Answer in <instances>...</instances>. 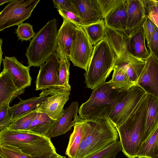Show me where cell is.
Here are the masks:
<instances>
[{
    "label": "cell",
    "mask_w": 158,
    "mask_h": 158,
    "mask_svg": "<svg viewBox=\"0 0 158 158\" xmlns=\"http://www.w3.org/2000/svg\"><path fill=\"white\" fill-rule=\"evenodd\" d=\"M79 121L82 126V138L74 158H85L118 140L117 129L107 115L92 119L80 118Z\"/></svg>",
    "instance_id": "1"
},
{
    "label": "cell",
    "mask_w": 158,
    "mask_h": 158,
    "mask_svg": "<svg viewBox=\"0 0 158 158\" xmlns=\"http://www.w3.org/2000/svg\"><path fill=\"white\" fill-rule=\"evenodd\" d=\"M148 99L147 93L127 119L116 127L122 151L128 158H136L142 146Z\"/></svg>",
    "instance_id": "2"
},
{
    "label": "cell",
    "mask_w": 158,
    "mask_h": 158,
    "mask_svg": "<svg viewBox=\"0 0 158 158\" xmlns=\"http://www.w3.org/2000/svg\"><path fill=\"white\" fill-rule=\"evenodd\" d=\"M116 60L115 55L104 37L94 46L88 67L84 74L86 87L93 90L104 83L114 70Z\"/></svg>",
    "instance_id": "3"
},
{
    "label": "cell",
    "mask_w": 158,
    "mask_h": 158,
    "mask_svg": "<svg viewBox=\"0 0 158 158\" xmlns=\"http://www.w3.org/2000/svg\"><path fill=\"white\" fill-rule=\"evenodd\" d=\"M0 145L15 147L34 157L56 152L50 138L48 137L6 128L0 131Z\"/></svg>",
    "instance_id": "4"
},
{
    "label": "cell",
    "mask_w": 158,
    "mask_h": 158,
    "mask_svg": "<svg viewBox=\"0 0 158 158\" xmlns=\"http://www.w3.org/2000/svg\"><path fill=\"white\" fill-rule=\"evenodd\" d=\"M125 90L115 89L107 82L93 90L89 99L79 107V116L82 120L108 115L122 99Z\"/></svg>",
    "instance_id": "5"
},
{
    "label": "cell",
    "mask_w": 158,
    "mask_h": 158,
    "mask_svg": "<svg viewBox=\"0 0 158 158\" xmlns=\"http://www.w3.org/2000/svg\"><path fill=\"white\" fill-rule=\"evenodd\" d=\"M58 27L56 19L49 21L31 40L25 53L30 67H40L56 51Z\"/></svg>",
    "instance_id": "6"
},
{
    "label": "cell",
    "mask_w": 158,
    "mask_h": 158,
    "mask_svg": "<svg viewBox=\"0 0 158 158\" xmlns=\"http://www.w3.org/2000/svg\"><path fill=\"white\" fill-rule=\"evenodd\" d=\"M40 0H14L0 13V31L29 18Z\"/></svg>",
    "instance_id": "7"
},
{
    "label": "cell",
    "mask_w": 158,
    "mask_h": 158,
    "mask_svg": "<svg viewBox=\"0 0 158 158\" xmlns=\"http://www.w3.org/2000/svg\"><path fill=\"white\" fill-rule=\"evenodd\" d=\"M147 93L137 84L126 90L122 99L108 115L116 127L127 119Z\"/></svg>",
    "instance_id": "8"
},
{
    "label": "cell",
    "mask_w": 158,
    "mask_h": 158,
    "mask_svg": "<svg viewBox=\"0 0 158 158\" xmlns=\"http://www.w3.org/2000/svg\"><path fill=\"white\" fill-rule=\"evenodd\" d=\"M93 48L94 46L83 27L77 25L76 37L68 59L74 66L83 69L86 71L89 63Z\"/></svg>",
    "instance_id": "9"
},
{
    "label": "cell",
    "mask_w": 158,
    "mask_h": 158,
    "mask_svg": "<svg viewBox=\"0 0 158 158\" xmlns=\"http://www.w3.org/2000/svg\"><path fill=\"white\" fill-rule=\"evenodd\" d=\"M65 90H67L62 87L54 86L43 90L39 97H33L25 100L19 98L20 102L10 107L11 122L27 113L36 110L50 96Z\"/></svg>",
    "instance_id": "10"
},
{
    "label": "cell",
    "mask_w": 158,
    "mask_h": 158,
    "mask_svg": "<svg viewBox=\"0 0 158 158\" xmlns=\"http://www.w3.org/2000/svg\"><path fill=\"white\" fill-rule=\"evenodd\" d=\"M35 82L36 90H44L55 86L58 79L60 60L56 52L40 67Z\"/></svg>",
    "instance_id": "11"
},
{
    "label": "cell",
    "mask_w": 158,
    "mask_h": 158,
    "mask_svg": "<svg viewBox=\"0 0 158 158\" xmlns=\"http://www.w3.org/2000/svg\"><path fill=\"white\" fill-rule=\"evenodd\" d=\"M137 84L158 99V61L150 52Z\"/></svg>",
    "instance_id": "12"
},
{
    "label": "cell",
    "mask_w": 158,
    "mask_h": 158,
    "mask_svg": "<svg viewBox=\"0 0 158 158\" xmlns=\"http://www.w3.org/2000/svg\"><path fill=\"white\" fill-rule=\"evenodd\" d=\"M3 69L7 71L15 85L20 90L24 91L30 86L32 80L29 66H25L15 56H5L2 60Z\"/></svg>",
    "instance_id": "13"
},
{
    "label": "cell",
    "mask_w": 158,
    "mask_h": 158,
    "mask_svg": "<svg viewBox=\"0 0 158 158\" xmlns=\"http://www.w3.org/2000/svg\"><path fill=\"white\" fill-rule=\"evenodd\" d=\"M78 106L77 102H73L64 109L63 114L54 125L48 136V138H50L65 134L79 122L80 118L77 115Z\"/></svg>",
    "instance_id": "14"
},
{
    "label": "cell",
    "mask_w": 158,
    "mask_h": 158,
    "mask_svg": "<svg viewBox=\"0 0 158 158\" xmlns=\"http://www.w3.org/2000/svg\"><path fill=\"white\" fill-rule=\"evenodd\" d=\"M72 0L83 26L104 21L98 0Z\"/></svg>",
    "instance_id": "15"
},
{
    "label": "cell",
    "mask_w": 158,
    "mask_h": 158,
    "mask_svg": "<svg viewBox=\"0 0 158 158\" xmlns=\"http://www.w3.org/2000/svg\"><path fill=\"white\" fill-rule=\"evenodd\" d=\"M70 91L65 90L49 97L36 110L38 112L47 114L53 119L57 120L63 114L64 106L69 99Z\"/></svg>",
    "instance_id": "16"
},
{
    "label": "cell",
    "mask_w": 158,
    "mask_h": 158,
    "mask_svg": "<svg viewBox=\"0 0 158 158\" xmlns=\"http://www.w3.org/2000/svg\"><path fill=\"white\" fill-rule=\"evenodd\" d=\"M104 33V37L106 38L115 55L116 61L127 58L130 54L128 49V36L105 25Z\"/></svg>",
    "instance_id": "17"
},
{
    "label": "cell",
    "mask_w": 158,
    "mask_h": 158,
    "mask_svg": "<svg viewBox=\"0 0 158 158\" xmlns=\"http://www.w3.org/2000/svg\"><path fill=\"white\" fill-rule=\"evenodd\" d=\"M147 17L143 0H127V35L142 27Z\"/></svg>",
    "instance_id": "18"
},
{
    "label": "cell",
    "mask_w": 158,
    "mask_h": 158,
    "mask_svg": "<svg viewBox=\"0 0 158 158\" xmlns=\"http://www.w3.org/2000/svg\"><path fill=\"white\" fill-rule=\"evenodd\" d=\"M63 19V23L58 31L57 48L69 59L76 37L77 25L67 19Z\"/></svg>",
    "instance_id": "19"
},
{
    "label": "cell",
    "mask_w": 158,
    "mask_h": 158,
    "mask_svg": "<svg viewBox=\"0 0 158 158\" xmlns=\"http://www.w3.org/2000/svg\"><path fill=\"white\" fill-rule=\"evenodd\" d=\"M128 37L129 52L136 58L146 59L149 56L150 52L146 46V38L142 26L132 31Z\"/></svg>",
    "instance_id": "20"
},
{
    "label": "cell",
    "mask_w": 158,
    "mask_h": 158,
    "mask_svg": "<svg viewBox=\"0 0 158 158\" xmlns=\"http://www.w3.org/2000/svg\"><path fill=\"white\" fill-rule=\"evenodd\" d=\"M127 0H124L104 19L105 26L123 32L127 35Z\"/></svg>",
    "instance_id": "21"
},
{
    "label": "cell",
    "mask_w": 158,
    "mask_h": 158,
    "mask_svg": "<svg viewBox=\"0 0 158 158\" xmlns=\"http://www.w3.org/2000/svg\"><path fill=\"white\" fill-rule=\"evenodd\" d=\"M148 94L149 99L142 144L148 139L158 126V99Z\"/></svg>",
    "instance_id": "22"
},
{
    "label": "cell",
    "mask_w": 158,
    "mask_h": 158,
    "mask_svg": "<svg viewBox=\"0 0 158 158\" xmlns=\"http://www.w3.org/2000/svg\"><path fill=\"white\" fill-rule=\"evenodd\" d=\"M24 91L18 89L9 73L3 69L0 73V106L12 101Z\"/></svg>",
    "instance_id": "23"
},
{
    "label": "cell",
    "mask_w": 158,
    "mask_h": 158,
    "mask_svg": "<svg viewBox=\"0 0 158 158\" xmlns=\"http://www.w3.org/2000/svg\"><path fill=\"white\" fill-rule=\"evenodd\" d=\"M146 59L136 58L130 54L122 60L116 61L115 65L123 69L131 80L135 84L145 64Z\"/></svg>",
    "instance_id": "24"
},
{
    "label": "cell",
    "mask_w": 158,
    "mask_h": 158,
    "mask_svg": "<svg viewBox=\"0 0 158 158\" xmlns=\"http://www.w3.org/2000/svg\"><path fill=\"white\" fill-rule=\"evenodd\" d=\"M56 121L46 113L38 112L28 131L48 137Z\"/></svg>",
    "instance_id": "25"
},
{
    "label": "cell",
    "mask_w": 158,
    "mask_h": 158,
    "mask_svg": "<svg viewBox=\"0 0 158 158\" xmlns=\"http://www.w3.org/2000/svg\"><path fill=\"white\" fill-rule=\"evenodd\" d=\"M56 52L59 59L60 68L57 82L55 86H59L70 91L71 87L69 83L70 62L67 56L57 48Z\"/></svg>",
    "instance_id": "26"
},
{
    "label": "cell",
    "mask_w": 158,
    "mask_h": 158,
    "mask_svg": "<svg viewBox=\"0 0 158 158\" xmlns=\"http://www.w3.org/2000/svg\"><path fill=\"white\" fill-rule=\"evenodd\" d=\"M138 158H158V126L140 148Z\"/></svg>",
    "instance_id": "27"
},
{
    "label": "cell",
    "mask_w": 158,
    "mask_h": 158,
    "mask_svg": "<svg viewBox=\"0 0 158 158\" xmlns=\"http://www.w3.org/2000/svg\"><path fill=\"white\" fill-rule=\"evenodd\" d=\"M112 79L108 82L114 88L127 90L136 84L130 79L126 71L122 68L114 65Z\"/></svg>",
    "instance_id": "28"
},
{
    "label": "cell",
    "mask_w": 158,
    "mask_h": 158,
    "mask_svg": "<svg viewBox=\"0 0 158 158\" xmlns=\"http://www.w3.org/2000/svg\"><path fill=\"white\" fill-rule=\"evenodd\" d=\"M82 128L79 121L74 126V129L70 135L65 154L69 158H74L80 147L82 138Z\"/></svg>",
    "instance_id": "29"
},
{
    "label": "cell",
    "mask_w": 158,
    "mask_h": 158,
    "mask_svg": "<svg viewBox=\"0 0 158 158\" xmlns=\"http://www.w3.org/2000/svg\"><path fill=\"white\" fill-rule=\"evenodd\" d=\"M37 113L36 109L27 113L12 121L6 128L15 131H28Z\"/></svg>",
    "instance_id": "30"
},
{
    "label": "cell",
    "mask_w": 158,
    "mask_h": 158,
    "mask_svg": "<svg viewBox=\"0 0 158 158\" xmlns=\"http://www.w3.org/2000/svg\"><path fill=\"white\" fill-rule=\"evenodd\" d=\"M93 45L102 40L105 35L104 21L87 26H83Z\"/></svg>",
    "instance_id": "31"
},
{
    "label": "cell",
    "mask_w": 158,
    "mask_h": 158,
    "mask_svg": "<svg viewBox=\"0 0 158 158\" xmlns=\"http://www.w3.org/2000/svg\"><path fill=\"white\" fill-rule=\"evenodd\" d=\"M122 149L120 142V140H118L85 158H111L116 157Z\"/></svg>",
    "instance_id": "32"
},
{
    "label": "cell",
    "mask_w": 158,
    "mask_h": 158,
    "mask_svg": "<svg viewBox=\"0 0 158 158\" xmlns=\"http://www.w3.org/2000/svg\"><path fill=\"white\" fill-rule=\"evenodd\" d=\"M0 154L5 158H34L15 147L9 145H0Z\"/></svg>",
    "instance_id": "33"
},
{
    "label": "cell",
    "mask_w": 158,
    "mask_h": 158,
    "mask_svg": "<svg viewBox=\"0 0 158 158\" xmlns=\"http://www.w3.org/2000/svg\"><path fill=\"white\" fill-rule=\"evenodd\" d=\"M18 40L22 41L30 40L35 34L32 25L28 23H22L18 25L15 30Z\"/></svg>",
    "instance_id": "34"
},
{
    "label": "cell",
    "mask_w": 158,
    "mask_h": 158,
    "mask_svg": "<svg viewBox=\"0 0 158 158\" xmlns=\"http://www.w3.org/2000/svg\"><path fill=\"white\" fill-rule=\"evenodd\" d=\"M124 0H98L104 19Z\"/></svg>",
    "instance_id": "35"
},
{
    "label": "cell",
    "mask_w": 158,
    "mask_h": 158,
    "mask_svg": "<svg viewBox=\"0 0 158 158\" xmlns=\"http://www.w3.org/2000/svg\"><path fill=\"white\" fill-rule=\"evenodd\" d=\"M11 101L9 100L0 106V131L6 128L11 122L9 104Z\"/></svg>",
    "instance_id": "36"
},
{
    "label": "cell",
    "mask_w": 158,
    "mask_h": 158,
    "mask_svg": "<svg viewBox=\"0 0 158 158\" xmlns=\"http://www.w3.org/2000/svg\"><path fill=\"white\" fill-rule=\"evenodd\" d=\"M55 8L57 10H63L73 12L78 16L77 10L72 0H53Z\"/></svg>",
    "instance_id": "37"
},
{
    "label": "cell",
    "mask_w": 158,
    "mask_h": 158,
    "mask_svg": "<svg viewBox=\"0 0 158 158\" xmlns=\"http://www.w3.org/2000/svg\"><path fill=\"white\" fill-rule=\"evenodd\" d=\"M142 26L148 43L150 41L154 34L157 27L148 17L146 18Z\"/></svg>",
    "instance_id": "38"
},
{
    "label": "cell",
    "mask_w": 158,
    "mask_h": 158,
    "mask_svg": "<svg viewBox=\"0 0 158 158\" xmlns=\"http://www.w3.org/2000/svg\"><path fill=\"white\" fill-rule=\"evenodd\" d=\"M151 53L158 61V28L156 30L150 41L147 43Z\"/></svg>",
    "instance_id": "39"
},
{
    "label": "cell",
    "mask_w": 158,
    "mask_h": 158,
    "mask_svg": "<svg viewBox=\"0 0 158 158\" xmlns=\"http://www.w3.org/2000/svg\"><path fill=\"white\" fill-rule=\"evenodd\" d=\"M63 18L67 19L76 25L83 26L82 20L80 17L74 13L63 10H57Z\"/></svg>",
    "instance_id": "40"
},
{
    "label": "cell",
    "mask_w": 158,
    "mask_h": 158,
    "mask_svg": "<svg viewBox=\"0 0 158 158\" xmlns=\"http://www.w3.org/2000/svg\"><path fill=\"white\" fill-rule=\"evenodd\" d=\"M143 2L147 16L150 12L154 13L158 16V0H144Z\"/></svg>",
    "instance_id": "41"
},
{
    "label": "cell",
    "mask_w": 158,
    "mask_h": 158,
    "mask_svg": "<svg viewBox=\"0 0 158 158\" xmlns=\"http://www.w3.org/2000/svg\"><path fill=\"white\" fill-rule=\"evenodd\" d=\"M148 16L158 28V16L157 15L154 13L150 12L148 13Z\"/></svg>",
    "instance_id": "42"
},
{
    "label": "cell",
    "mask_w": 158,
    "mask_h": 158,
    "mask_svg": "<svg viewBox=\"0 0 158 158\" xmlns=\"http://www.w3.org/2000/svg\"><path fill=\"white\" fill-rule=\"evenodd\" d=\"M60 155L56 152L52 153L47 155H44L40 157H34V158H60Z\"/></svg>",
    "instance_id": "43"
},
{
    "label": "cell",
    "mask_w": 158,
    "mask_h": 158,
    "mask_svg": "<svg viewBox=\"0 0 158 158\" xmlns=\"http://www.w3.org/2000/svg\"><path fill=\"white\" fill-rule=\"evenodd\" d=\"M2 39H0V64L2 62V61L3 59L2 58V55L3 54V52L2 51Z\"/></svg>",
    "instance_id": "44"
},
{
    "label": "cell",
    "mask_w": 158,
    "mask_h": 158,
    "mask_svg": "<svg viewBox=\"0 0 158 158\" xmlns=\"http://www.w3.org/2000/svg\"><path fill=\"white\" fill-rule=\"evenodd\" d=\"M14 0H0V6L6 3H10Z\"/></svg>",
    "instance_id": "45"
},
{
    "label": "cell",
    "mask_w": 158,
    "mask_h": 158,
    "mask_svg": "<svg viewBox=\"0 0 158 158\" xmlns=\"http://www.w3.org/2000/svg\"><path fill=\"white\" fill-rule=\"evenodd\" d=\"M60 158H66L65 156L60 155Z\"/></svg>",
    "instance_id": "46"
},
{
    "label": "cell",
    "mask_w": 158,
    "mask_h": 158,
    "mask_svg": "<svg viewBox=\"0 0 158 158\" xmlns=\"http://www.w3.org/2000/svg\"><path fill=\"white\" fill-rule=\"evenodd\" d=\"M0 158H5L4 157H3L0 154Z\"/></svg>",
    "instance_id": "47"
},
{
    "label": "cell",
    "mask_w": 158,
    "mask_h": 158,
    "mask_svg": "<svg viewBox=\"0 0 158 158\" xmlns=\"http://www.w3.org/2000/svg\"><path fill=\"white\" fill-rule=\"evenodd\" d=\"M111 158H115V157H113Z\"/></svg>",
    "instance_id": "48"
}]
</instances>
